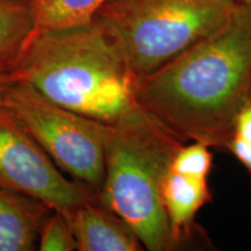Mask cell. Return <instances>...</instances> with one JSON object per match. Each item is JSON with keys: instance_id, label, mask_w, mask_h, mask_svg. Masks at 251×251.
<instances>
[{"instance_id": "cell-5", "label": "cell", "mask_w": 251, "mask_h": 251, "mask_svg": "<svg viewBox=\"0 0 251 251\" xmlns=\"http://www.w3.org/2000/svg\"><path fill=\"white\" fill-rule=\"evenodd\" d=\"M4 107L72 179L100 191L109 125L49 100L33 87L12 83Z\"/></svg>"}, {"instance_id": "cell-10", "label": "cell", "mask_w": 251, "mask_h": 251, "mask_svg": "<svg viewBox=\"0 0 251 251\" xmlns=\"http://www.w3.org/2000/svg\"><path fill=\"white\" fill-rule=\"evenodd\" d=\"M35 34L34 0H0V69L9 71Z\"/></svg>"}, {"instance_id": "cell-17", "label": "cell", "mask_w": 251, "mask_h": 251, "mask_svg": "<svg viewBox=\"0 0 251 251\" xmlns=\"http://www.w3.org/2000/svg\"><path fill=\"white\" fill-rule=\"evenodd\" d=\"M233 1L235 4H244V5H251V0H229Z\"/></svg>"}, {"instance_id": "cell-14", "label": "cell", "mask_w": 251, "mask_h": 251, "mask_svg": "<svg viewBox=\"0 0 251 251\" xmlns=\"http://www.w3.org/2000/svg\"><path fill=\"white\" fill-rule=\"evenodd\" d=\"M226 151L230 152L246 168L251 177V143H248L233 135L227 144Z\"/></svg>"}, {"instance_id": "cell-16", "label": "cell", "mask_w": 251, "mask_h": 251, "mask_svg": "<svg viewBox=\"0 0 251 251\" xmlns=\"http://www.w3.org/2000/svg\"><path fill=\"white\" fill-rule=\"evenodd\" d=\"M11 84L12 81L9 79L8 72L0 69V107H4L6 92H7L8 87Z\"/></svg>"}, {"instance_id": "cell-15", "label": "cell", "mask_w": 251, "mask_h": 251, "mask_svg": "<svg viewBox=\"0 0 251 251\" xmlns=\"http://www.w3.org/2000/svg\"><path fill=\"white\" fill-rule=\"evenodd\" d=\"M234 136L251 143V100L238 112L234 124Z\"/></svg>"}, {"instance_id": "cell-11", "label": "cell", "mask_w": 251, "mask_h": 251, "mask_svg": "<svg viewBox=\"0 0 251 251\" xmlns=\"http://www.w3.org/2000/svg\"><path fill=\"white\" fill-rule=\"evenodd\" d=\"M105 1L106 0H34L35 34L90 23Z\"/></svg>"}, {"instance_id": "cell-2", "label": "cell", "mask_w": 251, "mask_h": 251, "mask_svg": "<svg viewBox=\"0 0 251 251\" xmlns=\"http://www.w3.org/2000/svg\"><path fill=\"white\" fill-rule=\"evenodd\" d=\"M12 83L33 87L63 107L114 125L141 108L139 83L93 21L37 33L8 71Z\"/></svg>"}, {"instance_id": "cell-1", "label": "cell", "mask_w": 251, "mask_h": 251, "mask_svg": "<svg viewBox=\"0 0 251 251\" xmlns=\"http://www.w3.org/2000/svg\"><path fill=\"white\" fill-rule=\"evenodd\" d=\"M137 105L180 142L226 151L238 112L251 100V5L139 80Z\"/></svg>"}, {"instance_id": "cell-8", "label": "cell", "mask_w": 251, "mask_h": 251, "mask_svg": "<svg viewBox=\"0 0 251 251\" xmlns=\"http://www.w3.org/2000/svg\"><path fill=\"white\" fill-rule=\"evenodd\" d=\"M70 224L79 251L143 250L129 225L99 201L78 208Z\"/></svg>"}, {"instance_id": "cell-9", "label": "cell", "mask_w": 251, "mask_h": 251, "mask_svg": "<svg viewBox=\"0 0 251 251\" xmlns=\"http://www.w3.org/2000/svg\"><path fill=\"white\" fill-rule=\"evenodd\" d=\"M51 212L40 200L0 186V251L37 249L40 229Z\"/></svg>"}, {"instance_id": "cell-4", "label": "cell", "mask_w": 251, "mask_h": 251, "mask_svg": "<svg viewBox=\"0 0 251 251\" xmlns=\"http://www.w3.org/2000/svg\"><path fill=\"white\" fill-rule=\"evenodd\" d=\"M236 6L229 0H106L92 21L140 80L224 26Z\"/></svg>"}, {"instance_id": "cell-13", "label": "cell", "mask_w": 251, "mask_h": 251, "mask_svg": "<svg viewBox=\"0 0 251 251\" xmlns=\"http://www.w3.org/2000/svg\"><path fill=\"white\" fill-rule=\"evenodd\" d=\"M211 148L200 142L183 143L172 158L170 169L181 174L208 178L212 170Z\"/></svg>"}, {"instance_id": "cell-7", "label": "cell", "mask_w": 251, "mask_h": 251, "mask_svg": "<svg viewBox=\"0 0 251 251\" xmlns=\"http://www.w3.org/2000/svg\"><path fill=\"white\" fill-rule=\"evenodd\" d=\"M161 199L178 249L198 234L196 216L212 199L208 178L181 174L169 168L161 185Z\"/></svg>"}, {"instance_id": "cell-12", "label": "cell", "mask_w": 251, "mask_h": 251, "mask_svg": "<svg viewBox=\"0 0 251 251\" xmlns=\"http://www.w3.org/2000/svg\"><path fill=\"white\" fill-rule=\"evenodd\" d=\"M37 249L41 251H74L77 242L70 221L58 212L47 216L40 229Z\"/></svg>"}, {"instance_id": "cell-6", "label": "cell", "mask_w": 251, "mask_h": 251, "mask_svg": "<svg viewBox=\"0 0 251 251\" xmlns=\"http://www.w3.org/2000/svg\"><path fill=\"white\" fill-rule=\"evenodd\" d=\"M0 186L40 200L69 221L81 206L99 201L98 191L65 177L5 107H0Z\"/></svg>"}, {"instance_id": "cell-3", "label": "cell", "mask_w": 251, "mask_h": 251, "mask_svg": "<svg viewBox=\"0 0 251 251\" xmlns=\"http://www.w3.org/2000/svg\"><path fill=\"white\" fill-rule=\"evenodd\" d=\"M181 144L142 108L108 127L99 202L124 219L149 251L179 250L161 185Z\"/></svg>"}]
</instances>
